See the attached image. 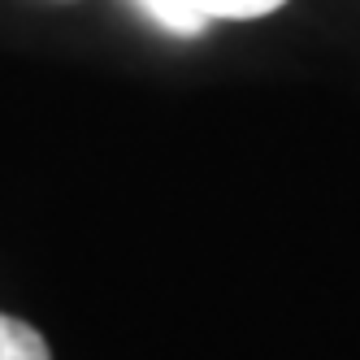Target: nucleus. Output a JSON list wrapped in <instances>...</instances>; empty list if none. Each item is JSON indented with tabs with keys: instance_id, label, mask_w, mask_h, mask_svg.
Listing matches in <instances>:
<instances>
[{
	"instance_id": "f257e3e1",
	"label": "nucleus",
	"mask_w": 360,
	"mask_h": 360,
	"mask_svg": "<svg viewBox=\"0 0 360 360\" xmlns=\"http://www.w3.org/2000/svg\"><path fill=\"white\" fill-rule=\"evenodd\" d=\"M135 9L169 35H200L209 27V13L200 9V0H135Z\"/></svg>"
},
{
	"instance_id": "f03ea898",
	"label": "nucleus",
	"mask_w": 360,
	"mask_h": 360,
	"mask_svg": "<svg viewBox=\"0 0 360 360\" xmlns=\"http://www.w3.org/2000/svg\"><path fill=\"white\" fill-rule=\"evenodd\" d=\"M0 360H53V356H48V343L35 326L0 313Z\"/></svg>"
},
{
	"instance_id": "7ed1b4c3",
	"label": "nucleus",
	"mask_w": 360,
	"mask_h": 360,
	"mask_svg": "<svg viewBox=\"0 0 360 360\" xmlns=\"http://www.w3.org/2000/svg\"><path fill=\"white\" fill-rule=\"evenodd\" d=\"M287 0H200V9L213 18H230V22H248V18H265L274 9H282Z\"/></svg>"
}]
</instances>
